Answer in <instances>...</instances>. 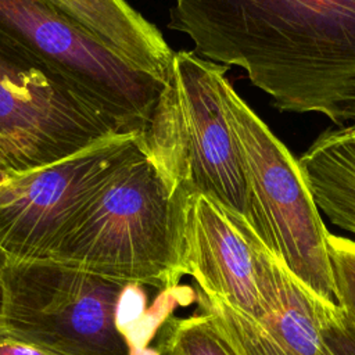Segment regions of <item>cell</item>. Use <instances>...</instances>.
Returning <instances> with one entry per match:
<instances>
[{
    "mask_svg": "<svg viewBox=\"0 0 355 355\" xmlns=\"http://www.w3.org/2000/svg\"><path fill=\"white\" fill-rule=\"evenodd\" d=\"M0 35L62 73L129 130H146L164 83L126 64L44 0H0Z\"/></svg>",
    "mask_w": 355,
    "mask_h": 355,
    "instance_id": "7",
    "label": "cell"
},
{
    "mask_svg": "<svg viewBox=\"0 0 355 355\" xmlns=\"http://www.w3.org/2000/svg\"><path fill=\"white\" fill-rule=\"evenodd\" d=\"M155 355H166V354H164V352H161V351L157 349V351H155Z\"/></svg>",
    "mask_w": 355,
    "mask_h": 355,
    "instance_id": "18",
    "label": "cell"
},
{
    "mask_svg": "<svg viewBox=\"0 0 355 355\" xmlns=\"http://www.w3.org/2000/svg\"><path fill=\"white\" fill-rule=\"evenodd\" d=\"M10 255L0 247V320L4 309V301H6V287H4V272L6 266L8 263Z\"/></svg>",
    "mask_w": 355,
    "mask_h": 355,
    "instance_id": "17",
    "label": "cell"
},
{
    "mask_svg": "<svg viewBox=\"0 0 355 355\" xmlns=\"http://www.w3.org/2000/svg\"><path fill=\"white\" fill-rule=\"evenodd\" d=\"M182 189L141 147L94 196L47 259L172 290L183 276Z\"/></svg>",
    "mask_w": 355,
    "mask_h": 355,
    "instance_id": "2",
    "label": "cell"
},
{
    "mask_svg": "<svg viewBox=\"0 0 355 355\" xmlns=\"http://www.w3.org/2000/svg\"><path fill=\"white\" fill-rule=\"evenodd\" d=\"M135 135L62 73L0 35V176Z\"/></svg>",
    "mask_w": 355,
    "mask_h": 355,
    "instance_id": "6",
    "label": "cell"
},
{
    "mask_svg": "<svg viewBox=\"0 0 355 355\" xmlns=\"http://www.w3.org/2000/svg\"><path fill=\"white\" fill-rule=\"evenodd\" d=\"M318 355H355V320L331 301L323 304Z\"/></svg>",
    "mask_w": 355,
    "mask_h": 355,
    "instance_id": "15",
    "label": "cell"
},
{
    "mask_svg": "<svg viewBox=\"0 0 355 355\" xmlns=\"http://www.w3.org/2000/svg\"><path fill=\"white\" fill-rule=\"evenodd\" d=\"M168 28L243 68L282 112L355 121V0H175Z\"/></svg>",
    "mask_w": 355,
    "mask_h": 355,
    "instance_id": "1",
    "label": "cell"
},
{
    "mask_svg": "<svg viewBox=\"0 0 355 355\" xmlns=\"http://www.w3.org/2000/svg\"><path fill=\"white\" fill-rule=\"evenodd\" d=\"M143 144L121 135L71 157L0 180V247L17 259H47L115 169Z\"/></svg>",
    "mask_w": 355,
    "mask_h": 355,
    "instance_id": "8",
    "label": "cell"
},
{
    "mask_svg": "<svg viewBox=\"0 0 355 355\" xmlns=\"http://www.w3.org/2000/svg\"><path fill=\"white\" fill-rule=\"evenodd\" d=\"M158 351L166 355H233L201 312L169 318L161 329Z\"/></svg>",
    "mask_w": 355,
    "mask_h": 355,
    "instance_id": "13",
    "label": "cell"
},
{
    "mask_svg": "<svg viewBox=\"0 0 355 355\" xmlns=\"http://www.w3.org/2000/svg\"><path fill=\"white\" fill-rule=\"evenodd\" d=\"M227 69L194 51H175L143 133L178 186L208 194L248 220L243 159L222 100Z\"/></svg>",
    "mask_w": 355,
    "mask_h": 355,
    "instance_id": "3",
    "label": "cell"
},
{
    "mask_svg": "<svg viewBox=\"0 0 355 355\" xmlns=\"http://www.w3.org/2000/svg\"><path fill=\"white\" fill-rule=\"evenodd\" d=\"M182 263L196 287L255 318L262 315L248 220L208 194L183 186Z\"/></svg>",
    "mask_w": 355,
    "mask_h": 355,
    "instance_id": "10",
    "label": "cell"
},
{
    "mask_svg": "<svg viewBox=\"0 0 355 355\" xmlns=\"http://www.w3.org/2000/svg\"><path fill=\"white\" fill-rule=\"evenodd\" d=\"M0 355H57L39 347L0 337Z\"/></svg>",
    "mask_w": 355,
    "mask_h": 355,
    "instance_id": "16",
    "label": "cell"
},
{
    "mask_svg": "<svg viewBox=\"0 0 355 355\" xmlns=\"http://www.w3.org/2000/svg\"><path fill=\"white\" fill-rule=\"evenodd\" d=\"M327 248L334 282L336 304L355 320V240L329 232Z\"/></svg>",
    "mask_w": 355,
    "mask_h": 355,
    "instance_id": "14",
    "label": "cell"
},
{
    "mask_svg": "<svg viewBox=\"0 0 355 355\" xmlns=\"http://www.w3.org/2000/svg\"><path fill=\"white\" fill-rule=\"evenodd\" d=\"M298 164L318 209L355 234V121L322 132Z\"/></svg>",
    "mask_w": 355,
    "mask_h": 355,
    "instance_id": "12",
    "label": "cell"
},
{
    "mask_svg": "<svg viewBox=\"0 0 355 355\" xmlns=\"http://www.w3.org/2000/svg\"><path fill=\"white\" fill-rule=\"evenodd\" d=\"M126 64L165 82L173 53L162 33L126 0H44Z\"/></svg>",
    "mask_w": 355,
    "mask_h": 355,
    "instance_id": "11",
    "label": "cell"
},
{
    "mask_svg": "<svg viewBox=\"0 0 355 355\" xmlns=\"http://www.w3.org/2000/svg\"><path fill=\"white\" fill-rule=\"evenodd\" d=\"M222 100L240 148L248 194V223L312 293L336 302L322 220L298 159L225 78Z\"/></svg>",
    "mask_w": 355,
    "mask_h": 355,
    "instance_id": "5",
    "label": "cell"
},
{
    "mask_svg": "<svg viewBox=\"0 0 355 355\" xmlns=\"http://www.w3.org/2000/svg\"><path fill=\"white\" fill-rule=\"evenodd\" d=\"M54 259H8L0 337L57 355H135L121 324L133 287Z\"/></svg>",
    "mask_w": 355,
    "mask_h": 355,
    "instance_id": "4",
    "label": "cell"
},
{
    "mask_svg": "<svg viewBox=\"0 0 355 355\" xmlns=\"http://www.w3.org/2000/svg\"><path fill=\"white\" fill-rule=\"evenodd\" d=\"M254 251L262 315L255 318L194 287L197 311L233 355H318L327 300L305 287L258 236Z\"/></svg>",
    "mask_w": 355,
    "mask_h": 355,
    "instance_id": "9",
    "label": "cell"
}]
</instances>
